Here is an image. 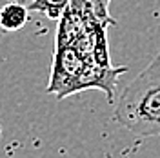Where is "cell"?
I'll use <instances>...</instances> for the list:
<instances>
[{"instance_id":"obj_3","label":"cell","mask_w":160,"mask_h":158,"mask_svg":"<svg viewBox=\"0 0 160 158\" xmlns=\"http://www.w3.org/2000/svg\"><path fill=\"white\" fill-rule=\"evenodd\" d=\"M71 0H31L28 4L29 11H37L46 15L49 20H60L62 13L69 6Z\"/></svg>"},{"instance_id":"obj_1","label":"cell","mask_w":160,"mask_h":158,"mask_svg":"<svg viewBox=\"0 0 160 158\" xmlns=\"http://www.w3.org/2000/svg\"><path fill=\"white\" fill-rule=\"evenodd\" d=\"M115 120L138 136H160V53L120 93Z\"/></svg>"},{"instance_id":"obj_2","label":"cell","mask_w":160,"mask_h":158,"mask_svg":"<svg viewBox=\"0 0 160 158\" xmlns=\"http://www.w3.org/2000/svg\"><path fill=\"white\" fill-rule=\"evenodd\" d=\"M29 7L20 0H11L0 7V29L6 33H15L22 29L29 20Z\"/></svg>"},{"instance_id":"obj_4","label":"cell","mask_w":160,"mask_h":158,"mask_svg":"<svg viewBox=\"0 0 160 158\" xmlns=\"http://www.w3.org/2000/svg\"><path fill=\"white\" fill-rule=\"evenodd\" d=\"M88 2L91 4L95 15H97L102 22H106V24H113V22H115V20L109 17V11H108L111 0H88Z\"/></svg>"}]
</instances>
